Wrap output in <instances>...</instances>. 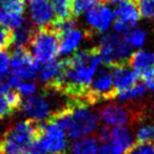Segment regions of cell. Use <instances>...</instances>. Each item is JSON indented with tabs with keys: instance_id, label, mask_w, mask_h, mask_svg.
Returning a JSON list of instances; mask_svg holds the SVG:
<instances>
[{
	"instance_id": "cell-1",
	"label": "cell",
	"mask_w": 154,
	"mask_h": 154,
	"mask_svg": "<svg viewBox=\"0 0 154 154\" xmlns=\"http://www.w3.org/2000/svg\"><path fill=\"white\" fill-rule=\"evenodd\" d=\"M43 122L32 118L11 126L0 140L1 154H23L29 146L41 137Z\"/></svg>"
},
{
	"instance_id": "cell-2",
	"label": "cell",
	"mask_w": 154,
	"mask_h": 154,
	"mask_svg": "<svg viewBox=\"0 0 154 154\" xmlns=\"http://www.w3.org/2000/svg\"><path fill=\"white\" fill-rule=\"evenodd\" d=\"M29 50L41 63L55 60L59 54V37L51 23L35 30Z\"/></svg>"
},
{
	"instance_id": "cell-3",
	"label": "cell",
	"mask_w": 154,
	"mask_h": 154,
	"mask_svg": "<svg viewBox=\"0 0 154 154\" xmlns=\"http://www.w3.org/2000/svg\"><path fill=\"white\" fill-rule=\"evenodd\" d=\"M98 49L101 61L110 69L128 63L132 55V48L115 33L103 35L99 40Z\"/></svg>"
},
{
	"instance_id": "cell-4",
	"label": "cell",
	"mask_w": 154,
	"mask_h": 154,
	"mask_svg": "<svg viewBox=\"0 0 154 154\" xmlns=\"http://www.w3.org/2000/svg\"><path fill=\"white\" fill-rule=\"evenodd\" d=\"M141 116V109L133 105L112 103L98 110V119L108 127H124L129 124H134Z\"/></svg>"
},
{
	"instance_id": "cell-5",
	"label": "cell",
	"mask_w": 154,
	"mask_h": 154,
	"mask_svg": "<svg viewBox=\"0 0 154 154\" xmlns=\"http://www.w3.org/2000/svg\"><path fill=\"white\" fill-rule=\"evenodd\" d=\"M116 94L117 92L114 89L110 68L103 66L98 72L95 73L93 79L91 80L85 94L84 101L86 105L92 106L103 100L115 98Z\"/></svg>"
},
{
	"instance_id": "cell-6",
	"label": "cell",
	"mask_w": 154,
	"mask_h": 154,
	"mask_svg": "<svg viewBox=\"0 0 154 154\" xmlns=\"http://www.w3.org/2000/svg\"><path fill=\"white\" fill-rule=\"evenodd\" d=\"M39 62L29 49L15 48L11 54V75L19 80L33 79L37 75Z\"/></svg>"
},
{
	"instance_id": "cell-7",
	"label": "cell",
	"mask_w": 154,
	"mask_h": 154,
	"mask_svg": "<svg viewBox=\"0 0 154 154\" xmlns=\"http://www.w3.org/2000/svg\"><path fill=\"white\" fill-rule=\"evenodd\" d=\"M40 141L45 154H64L66 140L63 129L52 120L43 122V131Z\"/></svg>"
},
{
	"instance_id": "cell-8",
	"label": "cell",
	"mask_w": 154,
	"mask_h": 154,
	"mask_svg": "<svg viewBox=\"0 0 154 154\" xmlns=\"http://www.w3.org/2000/svg\"><path fill=\"white\" fill-rule=\"evenodd\" d=\"M26 0H8L2 5L1 23L5 28L14 31L20 28L24 22Z\"/></svg>"
},
{
	"instance_id": "cell-9",
	"label": "cell",
	"mask_w": 154,
	"mask_h": 154,
	"mask_svg": "<svg viewBox=\"0 0 154 154\" xmlns=\"http://www.w3.org/2000/svg\"><path fill=\"white\" fill-rule=\"evenodd\" d=\"M115 18L114 11L107 5H98L87 14V22L90 30L89 32L93 35V32H106L110 28L112 21Z\"/></svg>"
},
{
	"instance_id": "cell-10",
	"label": "cell",
	"mask_w": 154,
	"mask_h": 154,
	"mask_svg": "<svg viewBox=\"0 0 154 154\" xmlns=\"http://www.w3.org/2000/svg\"><path fill=\"white\" fill-rule=\"evenodd\" d=\"M23 110L32 119L37 122L47 120L52 115L51 105L43 95H31L23 103Z\"/></svg>"
},
{
	"instance_id": "cell-11",
	"label": "cell",
	"mask_w": 154,
	"mask_h": 154,
	"mask_svg": "<svg viewBox=\"0 0 154 154\" xmlns=\"http://www.w3.org/2000/svg\"><path fill=\"white\" fill-rule=\"evenodd\" d=\"M30 16L33 26L37 29L52 23L55 19L51 0H34L30 7Z\"/></svg>"
},
{
	"instance_id": "cell-12",
	"label": "cell",
	"mask_w": 154,
	"mask_h": 154,
	"mask_svg": "<svg viewBox=\"0 0 154 154\" xmlns=\"http://www.w3.org/2000/svg\"><path fill=\"white\" fill-rule=\"evenodd\" d=\"M112 69H113V73H112L113 86L117 93L127 90L136 84L137 75L128 63L117 66Z\"/></svg>"
},
{
	"instance_id": "cell-13",
	"label": "cell",
	"mask_w": 154,
	"mask_h": 154,
	"mask_svg": "<svg viewBox=\"0 0 154 154\" xmlns=\"http://www.w3.org/2000/svg\"><path fill=\"white\" fill-rule=\"evenodd\" d=\"M128 63L137 77L141 78L143 75L154 69V54L149 51L139 50L131 55Z\"/></svg>"
},
{
	"instance_id": "cell-14",
	"label": "cell",
	"mask_w": 154,
	"mask_h": 154,
	"mask_svg": "<svg viewBox=\"0 0 154 154\" xmlns=\"http://www.w3.org/2000/svg\"><path fill=\"white\" fill-rule=\"evenodd\" d=\"M114 16L116 20L125 22L131 28H134L139 20L140 14L137 9L135 0H122L114 11Z\"/></svg>"
},
{
	"instance_id": "cell-15",
	"label": "cell",
	"mask_w": 154,
	"mask_h": 154,
	"mask_svg": "<svg viewBox=\"0 0 154 154\" xmlns=\"http://www.w3.org/2000/svg\"><path fill=\"white\" fill-rule=\"evenodd\" d=\"M84 37H92L89 31H82L78 29H73L69 31L64 35H62L59 38V55H66L70 54L71 52L75 51L82 41Z\"/></svg>"
},
{
	"instance_id": "cell-16",
	"label": "cell",
	"mask_w": 154,
	"mask_h": 154,
	"mask_svg": "<svg viewBox=\"0 0 154 154\" xmlns=\"http://www.w3.org/2000/svg\"><path fill=\"white\" fill-rule=\"evenodd\" d=\"M109 143H112L126 152L134 145L133 135L127 127H111V136Z\"/></svg>"
},
{
	"instance_id": "cell-17",
	"label": "cell",
	"mask_w": 154,
	"mask_h": 154,
	"mask_svg": "<svg viewBox=\"0 0 154 154\" xmlns=\"http://www.w3.org/2000/svg\"><path fill=\"white\" fill-rule=\"evenodd\" d=\"M62 68H63V60H52L38 66L37 74L40 82L47 85L58 76Z\"/></svg>"
},
{
	"instance_id": "cell-18",
	"label": "cell",
	"mask_w": 154,
	"mask_h": 154,
	"mask_svg": "<svg viewBox=\"0 0 154 154\" xmlns=\"http://www.w3.org/2000/svg\"><path fill=\"white\" fill-rule=\"evenodd\" d=\"M35 30L36 29H34V26L26 21V23L23 22L20 28L13 31V45H15V48L29 49Z\"/></svg>"
},
{
	"instance_id": "cell-19",
	"label": "cell",
	"mask_w": 154,
	"mask_h": 154,
	"mask_svg": "<svg viewBox=\"0 0 154 154\" xmlns=\"http://www.w3.org/2000/svg\"><path fill=\"white\" fill-rule=\"evenodd\" d=\"M98 138L97 137H86L76 140L72 143V154H98Z\"/></svg>"
},
{
	"instance_id": "cell-20",
	"label": "cell",
	"mask_w": 154,
	"mask_h": 154,
	"mask_svg": "<svg viewBox=\"0 0 154 154\" xmlns=\"http://www.w3.org/2000/svg\"><path fill=\"white\" fill-rule=\"evenodd\" d=\"M56 21L70 19L72 15V0H51Z\"/></svg>"
},
{
	"instance_id": "cell-21",
	"label": "cell",
	"mask_w": 154,
	"mask_h": 154,
	"mask_svg": "<svg viewBox=\"0 0 154 154\" xmlns=\"http://www.w3.org/2000/svg\"><path fill=\"white\" fill-rule=\"evenodd\" d=\"M146 91H147V89L143 82H136L131 88L122 91V92H118L115 98H117L122 103H127V101L135 100V99L143 97L146 94Z\"/></svg>"
},
{
	"instance_id": "cell-22",
	"label": "cell",
	"mask_w": 154,
	"mask_h": 154,
	"mask_svg": "<svg viewBox=\"0 0 154 154\" xmlns=\"http://www.w3.org/2000/svg\"><path fill=\"white\" fill-rule=\"evenodd\" d=\"M122 38L131 48H140L146 42L147 32L141 28H132L125 33Z\"/></svg>"
},
{
	"instance_id": "cell-23",
	"label": "cell",
	"mask_w": 154,
	"mask_h": 154,
	"mask_svg": "<svg viewBox=\"0 0 154 154\" xmlns=\"http://www.w3.org/2000/svg\"><path fill=\"white\" fill-rule=\"evenodd\" d=\"M100 0H72V15L74 18L98 7Z\"/></svg>"
},
{
	"instance_id": "cell-24",
	"label": "cell",
	"mask_w": 154,
	"mask_h": 154,
	"mask_svg": "<svg viewBox=\"0 0 154 154\" xmlns=\"http://www.w3.org/2000/svg\"><path fill=\"white\" fill-rule=\"evenodd\" d=\"M137 143H151L154 139V124L143 125L137 130L135 135Z\"/></svg>"
},
{
	"instance_id": "cell-25",
	"label": "cell",
	"mask_w": 154,
	"mask_h": 154,
	"mask_svg": "<svg viewBox=\"0 0 154 154\" xmlns=\"http://www.w3.org/2000/svg\"><path fill=\"white\" fill-rule=\"evenodd\" d=\"M140 16L154 21V0H135Z\"/></svg>"
},
{
	"instance_id": "cell-26",
	"label": "cell",
	"mask_w": 154,
	"mask_h": 154,
	"mask_svg": "<svg viewBox=\"0 0 154 154\" xmlns=\"http://www.w3.org/2000/svg\"><path fill=\"white\" fill-rule=\"evenodd\" d=\"M5 97L14 112L18 111L22 107V96L19 91H9L5 94Z\"/></svg>"
},
{
	"instance_id": "cell-27",
	"label": "cell",
	"mask_w": 154,
	"mask_h": 154,
	"mask_svg": "<svg viewBox=\"0 0 154 154\" xmlns=\"http://www.w3.org/2000/svg\"><path fill=\"white\" fill-rule=\"evenodd\" d=\"M13 45V31L7 28L0 29V52H7Z\"/></svg>"
},
{
	"instance_id": "cell-28",
	"label": "cell",
	"mask_w": 154,
	"mask_h": 154,
	"mask_svg": "<svg viewBox=\"0 0 154 154\" xmlns=\"http://www.w3.org/2000/svg\"><path fill=\"white\" fill-rule=\"evenodd\" d=\"M126 154H154V146L151 143H135L126 152Z\"/></svg>"
},
{
	"instance_id": "cell-29",
	"label": "cell",
	"mask_w": 154,
	"mask_h": 154,
	"mask_svg": "<svg viewBox=\"0 0 154 154\" xmlns=\"http://www.w3.org/2000/svg\"><path fill=\"white\" fill-rule=\"evenodd\" d=\"M98 154H125V152L112 143H103L99 147Z\"/></svg>"
},
{
	"instance_id": "cell-30",
	"label": "cell",
	"mask_w": 154,
	"mask_h": 154,
	"mask_svg": "<svg viewBox=\"0 0 154 154\" xmlns=\"http://www.w3.org/2000/svg\"><path fill=\"white\" fill-rule=\"evenodd\" d=\"M17 91H19L20 93H22L23 95L26 96H31L32 94H34L36 92V85L34 82H20L17 86Z\"/></svg>"
},
{
	"instance_id": "cell-31",
	"label": "cell",
	"mask_w": 154,
	"mask_h": 154,
	"mask_svg": "<svg viewBox=\"0 0 154 154\" xmlns=\"http://www.w3.org/2000/svg\"><path fill=\"white\" fill-rule=\"evenodd\" d=\"M13 113H14V111L12 110V108L10 107L9 103H8L5 97L2 96V95H0V120Z\"/></svg>"
},
{
	"instance_id": "cell-32",
	"label": "cell",
	"mask_w": 154,
	"mask_h": 154,
	"mask_svg": "<svg viewBox=\"0 0 154 154\" xmlns=\"http://www.w3.org/2000/svg\"><path fill=\"white\" fill-rule=\"evenodd\" d=\"M10 64V57L7 52H0V78L5 77Z\"/></svg>"
},
{
	"instance_id": "cell-33",
	"label": "cell",
	"mask_w": 154,
	"mask_h": 154,
	"mask_svg": "<svg viewBox=\"0 0 154 154\" xmlns=\"http://www.w3.org/2000/svg\"><path fill=\"white\" fill-rule=\"evenodd\" d=\"M141 79L143 80L146 89H148L149 91H154V69H152L150 72L143 75Z\"/></svg>"
},
{
	"instance_id": "cell-34",
	"label": "cell",
	"mask_w": 154,
	"mask_h": 154,
	"mask_svg": "<svg viewBox=\"0 0 154 154\" xmlns=\"http://www.w3.org/2000/svg\"><path fill=\"white\" fill-rule=\"evenodd\" d=\"M12 86L10 82L9 76H5L0 78V95H3L11 90Z\"/></svg>"
},
{
	"instance_id": "cell-35",
	"label": "cell",
	"mask_w": 154,
	"mask_h": 154,
	"mask_svg": "<svg viewBox=\"0 0 154 154\" xmlns=\"http://www.w3.org/2000/svg\"><path fill=\"white\" fill-rule=\"evenodd\" d=\"M103 3H114V2H119L122 0H100Z\"/></svg>"
},
{
	"instance_id": "cell-36",
	"label": "cell",
	"mask_w": 154,
	"mask_h": 154,
	"mask_svg": "<svg viewBox=\"0 0 154 154\" xmlns=\"http://www.w3.org/2000/svg\"><path fill=\"white\" fill-rule=\"evenodd\" d=\"M2 2L0 1V22H1V18H2Z\"/></svg>"
},
{
	"instance_id": "cell-37",
	"label": "cell",
	"mask_w": 154,
	"mask_h": 154,
	"mask_svg": "<svg viewBox=\"0 0 154 154\" xmlns=\"http://www.w3.org/2000/svg\"><path fill=\"white\" fill-rule=\"evenodd\" d=\"M1 2H5V1H8V0H0Z\"/></svg>"
},
{
	"instance_id": "cell-38",
	"label": "cell",
	"mask_w": 154,
	"mask_h": 154,
	"mask_svg": "<svg viewBox=\"0 0 154 154\" xmlns=\"http://www.w3.org/2000/svg\"><path fill=\"white\" fill-rule=\"evenodd\" d=\"M0 154H1V152H0Z\"/></svg>"
}]
</instances>
